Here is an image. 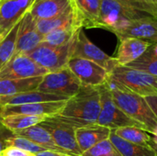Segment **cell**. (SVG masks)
Segmentation results:
<instances>
[{"mask_svg": "<svg viewBox=\"0 0 157 156\" xmlns=\"http://www.w3.org/2000/svg\"><path fill=\"white\" fill-rule=\"evenodd\" d=\"M100 109L98 88L82 86L78 93L70 97L62 110L54 117L78 129L97 124Z\"/></svg>", "mask_w": 157, "mask_h": 156, "instance_id": "obj_1", "label": "cell"}, {"mask_svg": "<svg viewBox=\"0 0 157 156\" xmlns=\"http://www.w3.org/2000/svg\"><path fill=\"white\" fill-rule=\"evenodd\" d=\"M147 17L153 16L134 8L123 0H100L98 28L117 36L132 22Z\"/></svg>", "mask_w": 157, "mask_h": 156, "instance_id": "obj_2", "label": "cell"}, {"mask_svg": "<svg viewBox=\"0 0 157 156\" xmlns=\"http://www.w3.org/2000/svg\"><path fill=\"white\" fill-rule=\"evenodd\" d=\"M110 92L117 106L128 117L139 122L151 135L156 131L157 118L144 97L130 91L110 90Z\"/></svg>", "mask_w": 157, "mask_h": 156, "instance_id": "obj_3", "label": "cell"}, {"mask_svg": "<svg viewBox=\"0 0 157 156\" xmlns=\"http://www.w3.org/2000/svg\"><path fill=\"white\" fill-rule=\"evenodd\" d=\"M76 34L69 43L63 46L56 47L40 42L35 49L26 53V55L37 64L49 71V73L59 71L66 67L69 60L72 58Z\"/></svg>", "mask_w": 157, "mask_h": 156, "instance_id": "obj_4", "label": "cell"}, {"mask_svg": "<svg viewBox=\"0 0 157 156\" xmlns=\"http://www.w3.org/2000/svg\"><path fill=\"white\" fill-rule=\"evenodd\" d=\"M127 90L146 97L157 96V77L128 66L117 65L109 74Z\"/></svg>", "mask_w": 157, "mask_h": 156, "instance_id": "obj_5", "label": "cell"}, {"mask_svg": "<svg viewBox=\"0 0 157 156\" xmlns=\"http://www.w3.org/2000/svg\"><path fill=\"white\" fill-rule=\"evenodd\" d=\"M98 88L100 94L101 105L100 113L97 121L98 125L109 128L110 130H116L123 127H136L144 130L139 122L128 117L117 106L106 83L98 86Z\"/></svg>", "mask_w": 157, "mask_h": 156, "instance_id": "obj_6", "label": "cell"}, {"mask_svg": "<svg viewBox=\"0 0 157 156\" xmlns=\"http://www.w3.org/2000/svg\"><path fill=\"white\" fill-rule=\"evenodd\" d=\"M81 86L82 85L78 78L66 66L44 75L37 90L70 98L78 93Z\"/></svg>", "mask_w": 157, "mask_h": 156, "instance_id": "obj_7", "label": "cell"}, {"mask_svg": "<svg viewBox=\"0 0 157 156\" xmlns=\"http://www.w3.org/2000/svg\"><path fill=\"white\" fill-rule=\"evenodd\" d=\"M49 131L53 139L54 143L65 153L75 156H81L82 152L75 138V128L58 120L54 116L48 117L44 121L40 123Z\"/></svg>", "mask_w": 157, "mask_h": 156, "instance_id": "obj_8", "label": "cell"}, {"mask_svg": "<svg viewBox=\"0 0 157 156\" xmlns=\"http://www.w3.org/2000/svg\"><path fill=\"white\" fill-rule=\"evenodd\" d=\"M72 58L89 60L104 68L109 74H111L114 68L119 65L115 57L108 55L89 40L83 29H81L76 34Z\"/></svg>", "mask_w": 157, "mask_h": 156, "instance_id": "obj_9", "label": "cell"}, {"mask_svg": "<svg viewBox=\"0 0 157 156\" xmlns=\"http://www.w3.org/2000/svg\"><path fill=\"white\" fill-rule=\"evenodd\" d=\"M49 71L37 64L26 54H17L0 69V80L23 79L36 76H43Z\"/></svg>", "mask_w": 157, "mask_h": 156, "instance_id": "obj_10", "label": "cell"}, {"mask_svg": "<svg viewBox=\"0 0 157 156\" xmlns=\"http://www.w3.org/2000/svg\"><path fill=\"white\" fill-rule=\"evenodd\" d=\"M67 67L85 86H100L107 82L109 74L98 64L82 58H71Z\"/></svg>", "mask_w": 157, "mask_h": 156, "instance_id": "obj_11", "label": "cell"}, {"mask_svg": "<svg viewBox=\"0 0 157 156\" xmlns=\"http://www.w3.org/2000/svg\"><path fill=\"white\" fill-rule=\"evenodd\" d=\"M65 101L57 102H46V103H34V104H24V105H6L0 106V119L17 116V115H27V116H46L51 117L57 115L65 105Z\"/></svg>", "mask_w": 157, "mask_h": 156, "instance_id": "obj_12", "label": "cell"}, {"mask_svg": "<svg viewBox=\"0 0 157 156\" xmlns=\"http://www.w3.org/2000/svg\"><path fill=\"white\" fill-rule=\"evenodd\" d=\"M42 38L36 29V20L28 11L20 21L14 55L29 52L42 41Z\"/></svg>", "mask_w": 157, "mask_h": 156, "instance_id": "obj_13", "label": "cell"}, {"mask_svg": "<svg viewBox=\"0 0 157 156\" xmlns=\"http://www.w3.org/2000/svg\"><path fill=\"white\" fill-rule=\"evenodd\" d=\"M34 2L35 0H0V29L9 32Z\"/></svg>", "mask_w": 157, "mask_h": 156, "instance_id": "obj_14", "label": "cell"}, {"mask_svg": "<svg viewBox=\"0 0 157 156\" xmlns=\"http://www.w3.org/2000/svg\"><path fill=\"white\" fill-rule=\"evenodd\" d=\"M153 44L150 41L136 38H123L120 40L115 59L119 65L126 66L140 58Z\"/></svg>", "mask_w": 157, "mask_h": 156, "instance_id": "obj_15", "label": "cell"}, {"mask_svg": "<svg viewBox=\"0 0 157 156\" xmlns=\"http://www.w3.org/2000/svg\"><path fill=\"white\" fill-rule=\"evenodd\" d=\"M119 40L123 38H136L143 40L157 42V18L147 17L136 20L131 24L126 29L117 35Z\"/></svg>", "mask_w": 157, "mask_h": 156, "instance_id": "obj_16", "label": "cell"}, {"mask_svg": "<svg viewBox=\"0 0 157 156\" xmlns=\"http://www.w3.org/2000/svg\"><path fill=\"white\" fill-rule=\"evenodd\" d=\"M111 130L98 124L89 125L75 130V138L82 154L98 143L109 138Z\"/></svg>", "mask_w": 157, "mask_h": 156, "instance_id": "obj_17", "label": "cell"}, {"mask_svg": "<svg viewBox=\"0 0 157 156\" xmlns=\"http://www.w3.org/2000/svg\"><path fill=\"white\" fill-rule=\"evenodd\" d=\"M71 5L83 28H98L100 0H71Z\"/></svg>", "mask_w": 157, "mask_h": 156, "instance_id": "obj_18", "label": "cell"}, {"mask_svg": "<svg viewBox=\"0 0 157 156\" xmlns=\"http://www.w3.org/2000/svg\"><path fill=\"white\" fill-rule=\"evenodd\" d=\"M71 25H76L83 29L72 5L65 11L54 17L36 21V29L41 36H44L54 29Z\"/></svg>", "mask_w": 157, "mask_h": 156, "instance_id": "obj_19", "label": "cell"}, {"mask_svg": "<svg viewBox=\"0 0 157 156\" xmlns=\"http://www.w3.org/2000/svg\"><path fill=\"white\" fill-rule=\"evenodd\" d=\"M69 98L56 96L52 94H47L40 92L38 90L20 93L17 95L10 97H0V106L6 105H24V104H34V103H46V102H57V101H65Z\"/></svg>", "mask_w": 157, "mask_h": 156, "instance_id": "obj_20", "label": "cell"}, {"mask_svg": "<svg viewBox=\"0 0 157 156\" xmlns=\"http://www.w3.org/2000/svg\"><path fill=\"white\" fill-rule=\"evenodd\" d=\"M71 6V0H43L35 2L29 12L37 20L49 19L65 11Z\"/></svg>", "mask_w": 157, "mask_h": 156, "instance_id": "obj_21", "label": "cell"}, {"mask_svg": "<svg viewBox=\"0 0 157 156\" xmlns=\"http://www.w3.org/2000/svg\"><path fill=\"white\" fill-rule=\"evenodd\" d=\"M43 76H36L23 79L0 80V97L35 91L41 83Z\"/></svg>", "mask_w": 157, "mask_h": 156, "instance_id": "obj_22", "label": "cell"}, {"mask_svg": "<svg viewBox=\"0 0 157 156\" xmlns=\"http://www.w3.org/2000/svg\"><path fill=\"white\" fill-rule=\"evenodd\" d=\"M14 135L26 138V139L31 141L32 143L43 147L47 151H52V152L69 154L65 153L64 151H63L62 149H60L58 146H56V144L54 143L53 139L51 136V134L49 133V131L47 130H45L40 124L24 129L20 131H17Z\"/></svg>", "mask_w": 157, "mask_h": 156, "instance_id": "obj_23", "label": "cell"}, {"mask_svg": "<svg viewBox=\"0 0 157 156\" xmlns=\"http://www.w3.org/2000/svg\"><path fill=\"white\" fill-rule=\"evenodd\" d=\"M109 140L119 152L121 156H157L156 151L153 146L145 147L132 143L120 138L112 131Z\"/></svg>", "mask_w": 157, "mask_h": 156, "instance_id": "obj_24", "label": "cell"}, {"mask_svg": "<svg viewBox=\"0 0 157 156\" xmlns=\"http://www.w3.org/2000/svg\"><path fill=\"white\" fill-rule=\"evenodd\" d=\"M48 117L46 116H27V115H17L9 116L0 119V123L13 134L20 131L24 129L37 125L44 121Z\"/></svg>", "mask_w": 157, "mask_h": 156, "instance_id": "obj_25", "label": "cell"}, {"mask_svg": "<svg viewBox=\"0 0 157 156\" xmlns=\"http://www.w3.org/2000/svg\"><path fill=\"white\" fill-rule=\"evenodd\" d=\"M111 131L120 138L127 142H130L132 143L145 146V147L152 146V142H153L152 135H150L149 132H147L143 129L136 128V127H123Z\"/></svg>", "mask_w": 157, "mask_h": 156, "instance_id": "obj_26", "label": "cell"}, {"mask_svg": "<svg viewBox=\"0 0 157 156\" xmlns=\"http://www.w3.org/2000/svg\"><path fill=\"white\" fill-rule=\"evenodd\" d=\"M81 29L82 28L76 25H71V26L54 29L49 32L48 34L44 35L41 42L51 46H56V47L63 46L69 43L74 39V37L78 32V30Z\"/></svg>", "mask_w": 157, "mask_h": 156, "instance_id": "obj_27", "label": "cell"}, {"mask_svg": "<svg viewBox=\"0 0 157 156\" xmlns=\"http://www.w3.org/2000/svg\"><path fill=\"white\" fill-rule=\"evenodd\" d=\"M20 21L21 19L13 26V28L0 42V69L6 63H8L14 55Z\"/></svg>", "mask_w": 157, "mask_h": 156, "instance_id": "obj_28", "label": "cell"}, {"mask_svg": "<svg viewBox=\"0 0 157 156\" xmlns=\"http://www.w3.org/2000/svg\"><path fill=\"white\" fill-rule=\"evenodd\" d=\"M126 66L148 73L157 77V54L153 49V45L140 58Z\"/></svg>", "mask_w": 157, "mask_h": 156, "instance_id": "obj_29", "label": "cell"}, {"mask_svg": "<svg viewBox=\"0 0 157 156\" xmlns=\"http://www.w3.org/2000/svg\"><path fill=\"white\" fill-rule=\"evenodd\" d=\"M5 143H6V147H15L22 151L28 152L29 154H36L43 151H47L43 147L32 143L31 141L23 137H19V136H13V137L7 138L5 141Z\"/></svg>", "mask_w": 157, "mask_h": 156, "instance_id": "obj_30", "label": "cell"}, {"mask_svg": "<svg viewBox=\"0 0 157 156\" xmlns=\"http://www.w3.org/2000/svg\"><path fill=\"white\" fill-rule=\"evenodd\" d=\"M81 156H121V154L108 139L84 152Z\"/></svg>", "mask_w": 157, "mask_h": 156, "instance_id": "obj_31", "label": "cell"}, {"mask_svg": "<svg viewBox=\"0 0 157 156\" xmlns=\"http://www.w3.org/2000/svg\"><path fill=\"white\" fill-rule=\"evenodd\" d=\"M134 8L157 18V0H123Z\"/></svg>", "mask_w": 157, "mask_h": 156, "instance_id": "obj_32", "label": "cell"}, {"mask_svg": "<svg viewBox=\"0 0 157 156\" xmlns=\"http://www.w3.org/2000/svg\"><path fill=\"white\" fill-rule=\"evenodd\" d=\"M29 154H31L15 147H6L2 151L0 156H29Z\"/></svg>", "mask_w": 157, "mask_h": 156, "instance_id": "obj_33", "label": "cell"}, {"mask_svg": "<svg viewBox=\"0 0 157 156\" xmlns=\"http://www.w3.org/2000/svg\"><path fill=\"white\" fill-rule=\"evenodd\" d=\"M144 98H145L147 104L149 105V107L151 108V109L153 110L154 114L157 118V96H150V97H146Z\"/></svg>", "mask_w": 157, "mask_h": 156, "instance_id": "obj_34", "label": "cell"}, {"mask_svg": "<svg viewBox=\"0 0 157 156\" xmlns=\"http://www.w3.org/2000/svg\"><path fill=\"white\" fill-rule=\"evenodd\" d=\"M35 156H75L72 154H66L63 153H57V152H52V151H43L40 153L36 154Z\"/></svg>", "mask_w": 157, "mask_h": 156, "instance_id": "obj_35", "label": "cell"}, {"mask_svg": "<svg viewBox=\"0 0 157 156\" xmlns=\"http://www.w3.org/2000/svg\"><path fill=\"white\" fill-rule=\"evenodd\" d=\"M7 33H8V32H6V31L3 30L2 29H0V42L2 41V40L6 37V35Z\"/></svg>", "mask_w": 157, "mask_h": 156, "instance_id": "obj_36", "label": "cell"}, {"mask_svg": "<svg viewBox=\"0 0 157 156\" xmlns=\"http://www.w3.org/2000/svg\"><path fill=\"white\" fill-rule=\"evenodd\" d=\"M152 138H153V143H154L155 145H157V131L152 135Z\"/></svg>", "mask_w": 157, "mask_h": 156, "instance_id": "obj_37", "label": "cell"}, {"mask_svg": "<svg viewBox=\"0 0 157 156\" xmlns=\"http://www.w3.org/2000/svg\"><path fill=\"white\" fill-rule=\"evenodd\" d=\"M153 49H154L155 52L157 54V42L156 43H154V44H153Z\"/></svg>", "mask_w": 157, "mask_h": 156, "instance_id": "obj_38", "label": "cell"}, {"mask_svg": "<svg viewBox=\"0 0 157 156\" xmlns=\"http://www.w3.org/2000/svg\"><path fill=\"white\" fill-rule=\"evenodd\" d=\"M4 150V147H3V144H2V143L0 142V154H1V153H2V151Z\"/></svg>", "mask_w": 157, "mask_h": 156, "instance_id": "obj_39", "label": "cell"}, {"mask_svg": "<svg viewBox=\"0 0 157 156\" xmlns=\"http://www.w3.org/2000/svg\"><path fill=\"white\" fill-rule=\"evenodd\" d=\"M152 146H153V147L155 148V150L156 151V153H157V146L155 145V143H153V142H152Z\"/></svg>", "mask_w": 157, "mask_h": 156, "instance_id": "obj_40", "label": "cell"}, {"mask_svg": "<svg viewBox=\"0 0 157 156\" xmlns=\"http://www.w3.org/2000/svg\"><path fill=\"white\" fill-rule=\"evenodd\" d=\"M40 1H43V0H35V2H40ZM34 2V3H35Z\"/></svg>", "mask_w": 157, "mask_h": 156, "instance_id": "obj_41", "label": "cell"}, {"mask_svg": "<svg viewBox=\"0 0 157 156\" xmlns=\"http://www.w3.org/2000/svg\"><path fill=\"white\" fill-rule=\"evenodd\" d=\"M29 156H35V154H29Z\"/></svg>", "mask_w": 157, "mask_h": 156, "instance_id": "obj_42", "label": "cell"}]
</instances>
